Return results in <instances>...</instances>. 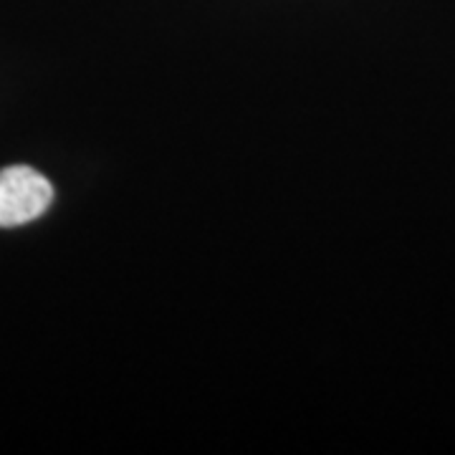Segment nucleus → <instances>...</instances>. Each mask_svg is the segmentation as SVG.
I'll return each mask as SVG.
<instances>
[{
    "instance_id": "nucleus-1",
    "label": "nucleus",
    "mask_w": 455,
    "mask_h": 455,
    "mask_svg": "<svg viewBox=\"0 0 455 455\" xmlns=\"http://www.w3.org/2000/svg\"><path fill=\"white\" fill-rule=\"evenodd\" d=\"M53 203V185L28 164L0 170V228L26 226Z\"/></svg>"
}]
</instances>
